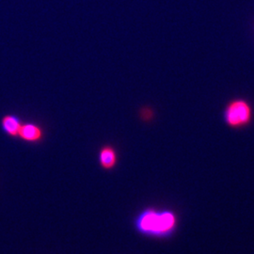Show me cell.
<instances>
[{
	"instance_id": "obj_1",
	"label": "cell",
	"mask_w": 254,
	"mask_h": 254,
	"mask_svg": "<svg viewBox=\"0 0 254 254\" xmlns=\"http://www.w3.org/2000/svg\"><path fill=\"white\" fill-rule=\"evenodd\" d=\"M222 118L230 129H245L254 122V105L245 97H235L226 103L222 111Z\"/></svg>"
},
{
	"instance_id": "obj_2",
	"label": "cell",
	"mask_w": 254,
	"mask_h": 254,
	"mask_svg": "<svg viewBox=\"0 0 254 254\" xmlns=\"http://www.w3.org/2000/svg\"><path fill=\"white\" fill-rule=\"evenodd\" d=\"M176 225V217L172 212L157 213L146 211L139 216L136 226L139 231L154 236H164L172 232Z\"/></svg>"
},
{
	"instance_id": "obj_3",
	"label": "cell",
	"mask_w": 254,
	"mask_h": 254,
	"mask_svg": "<svg viewBox=\"0 0 254 254\" xmlns=\"http://www.w3.org/2000/svg\"><path fill=\"white\" fill-rule=\"evenodd\" d=\"M44 132L42 128L34 124H25L19 130L18 136L27 142H36L43 138Z\"/></svg>"
},
{
	"instance_id": "obj_4",
	"label": "cell",
	"mask_w": 254,
	"mask_h": 254,
	"mask_svg": "<svg viewBox=\"0 0 254 254\" xmlns=\"http://www.w3.org/2000/svg\"><path fill=\"white\" fill-rule=\"evenodd\" d=\"M101 167L105 170H111L117 163V153L112 146H105L99 154Z\"/></svg>"
},
{
	"instance_id": "obj_5",
	"label": "cell",
	"mask_w": 254,
	"mask_h": 254,
	"mask_svg": "<svg viewBox=\"0 0 254 254\" xmlns=\"http://www.w3.org/2000/svg\"><path fill=\"white\" fill-rule=\"evenodd\" d=\"M3 130L9 135V136L15 137L18 136L19 130L22 127V124L17 117L12 115H6L2 118L1 121Z\"/></svg>"
}]
</instances>
